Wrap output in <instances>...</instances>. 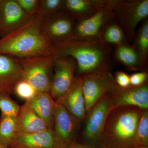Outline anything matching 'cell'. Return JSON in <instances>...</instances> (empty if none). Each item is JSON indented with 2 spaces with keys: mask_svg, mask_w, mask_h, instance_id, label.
Here are the masks:
<instances>
[{
  "mask_svg": "<svg viewBox=\"0 0 148 148\" xmlns=\"http://www.w3.org/2000/svg\"><path fill=\"white\" fill-rule=\"evenodd\" d=\"M112 47L100 39H76L52 45L54 58L69 56L77 63L76 76L111 72Z\"/></svg>",
  "mask_w": 148,
  "mask_h": 148,
  "instance_id": "obj_1",
  "label": "cell"
},
{
  "mask_svg": "<svg viewBox=\"0 0 148 148\" xmlns=\"http://www.w3.org/2000/svg\"><path fill=\"white\" fill-rule=\"evenodd\" d=\"M43 21L37 14L21 28L0 38V53L17 59L52 54V45L42 31Z\"/></svg>",
  "mask_w": 148,
  "mask_h": 148,
  "instance_id": "obj_2",
  "label": "cell"
},
{
  "mask_svg": "<svg viewBox=\"0 0 148 148\" xmlns=\"http://www.w3.org/2000/svg\"><path fill=\"white\" fill-rule=\"evenodd\" d=\"M143 110L133 106L114 108L107 117L101 136L102 148H139L141 147L137 127Z\"/></svg>",
  "mask_w": 148,
  "mask_h": 148,
  "instance_id": "obj_3",
  "label": "cell"
},
{
  "mask_svg": "<svg viewBox=\"0 0 148 148\" xmlns=\"http://www.w3.org/2000/svg\"><path fill=\"white\" fill-rule=\"evenodd\" d=\"M110 9L114 19L123 29L129 42H132L140 22L148 18V0H103Z\"/></svg>",
  "mask_w": 148,
  "mask_h": 148,
  "instance_id": "obj_4",
  "label": "cell"
},
{
  "mask_svg": "<svg viewBox=\"0 0 148 148\" xmlns=\"http://www.w3.org/2000/svg\"><path fill=\"white\" fill-rule=\"evenodd\" d=\"M54 59L52 54L17 59L22 70V79L32 85L37 92L49 93Z\"/></svg>",
  "mask_w": 148,
  "mask_h": 148,
  "instance_id": "obj_5",
  "label": "cell"
},
{
  "mask_svg": "<svg viewBox=\"0 0 148 148\" xmlns=\"http://www.w3.org/2000/svg\"><path fill=\"white\" fill-rule=\"evenodd\" d=\"M113 109L109 93L103 96L88 113L83 132L86 143L95 148L100 145L106 119Z\"/></svg>",
  "mask_w": 148,
  "mask_h": 148,
  "instance_id": "obj_6",
  "label": "cell"
},
{
  "mask_svg": "<svg viewBox=\"0 0 148 148\" xmlns=\"http://www.w3.org/2000/svg\"><path fill=\"white\" fill-rule=\"evenodd\" d=\"M76 21L61 11L44 19L42 29L51 45L75 40Z\"/></svg>",
  "mask_w": 148,
  "mask_h": 148,
  "instance_id": "obj_7",
  "label": "cell"
},
{
  "mask_svg": "<svg viewBox=\"0 0 148 148\" xmlns=\"http://www.w3.org/2000/svg\"><path fill=\"white\" fill-rule=\"evenodd\" d=\"M82 79V91L86 113L117 85L111 72L90 74Z\"/></svg>",
  "mask_w": 148,
  "mask_h": 148,
  "instance_id": "obj_8",
  "label": "cell"
},
{
  "mask_svg": "<svg viewBox=\"0 0 148 148\" xmlns=\"http://www.w3.org/2000/svg\"><path fill=\"white\" fill-rule=\"evenodd\" d=\"M76 61L69 56L54 58L53 77L49 93L56 102L67 92L75 78Z\"/></svg>",
  "mask_w": 148,
  "mask_h": 148,
  "instance_id": "obj_9",
  "label": "cell"
},
{
  "mask_svg": "<svg viewBox=\"0 0 148 148\" xmlns=\"http://www.w3.org/2000/svg\"><path fill=\"white\" fill-rule=\"evenodd\" d=\"M102 4L96 12L88 18L76 22L75 34L80 39H100L104 28L109 22L114 19V16L110 9Z\"/></svg>",
  "mask_w": 148,
  "mask_h": 148,
  "instance_id": "obj_10",
  "label": "cell"
},
{
  "mask_svg": "<svg viewBox=\"0 0 148 148\" xmlns=\"http://www.w3.org/2000/svg\"><path fill=\"white\" fill-rule=\"evenodd\" d=\"M79 123L64 106L56 102L53 130L63 148H69L76 143Z\"/></svg>",
  "mask_w": 148,
  "mask_h": 148,
  "instance_id": "obj_11",
  "label": "cell"
},
{
  "mask_svg": "<svg viewBox=\"0 0 148 148\" xmlns=\"http://www.w3.org/2000/svg\"><path fill=\"white\" fill-rule=\"evenodd\" d=\"M32 16L27 14L16 0H0V37L21 28Z\"/></svg>",
  "mask_w": 148,
  "mask_h": 148,
  "instance_id": "obj_12",
  "label": "cell"
},
{
  "mask_svg": "<svg viewBox=\"0 0 148 148\" xmlns=\"http://www.w3.org/2000/svg\"><path fill=\"white\" fill-rule=\"evenodd\" d=\"M113 108L124 106H133L142 110L148 109L147 82L139 86L123 88L117 84L109 93Z\"/></svg>",
  "mask_w": 148,
  "mask_h": 148,
  "instance_id": "obj_13",
  "label": "cell"
},
{
  "mask_svg": "<svg viewBox=\"0 0 148 148\" xmlns=\"http://www.w3.org/2000/svg\"><path fill=\"white\" fill-rule=\"evenodd\" d=\"M10 148H63L52 130L28 134H16Z\"/></svg>",
  "mask_w": 148,
  "mask_h": 148,
  "instance_id": "obj_14",
  "label": "cell"
},
{
  "mask_svg": "<svg viewBox=\"0 0 148 148\" xmlns=\"http://www.w3.org/2000/svg\"><path fill=\"white\" fill-rule=\"evenodd\" d=\"M82 77L76 76L69 90L56 101L64 106L79 122L82 121L86 113L82 91Z\"/></svg>",
  "mask_w": 148,
  "mask_h": 148,
  "instance_id": "obj_15",
  "label": "cell"
},
{
  "mask_svg": "<svg viewBox=\"0 0 148 148\" xmlns=\"http://www.w3.org/2000/svg\"><path fill=\"white\" fill-rule=\"evenodd\" d=\"M22 78V70L17 58L0 53V91L11 94L16 83Z\"/></svg>",
  "mask_w": 148,
  "mask_h": 148,
  "instance_id": "obj_16",
  "label": "cell"
},
{
  "mask_svg": "<svg viewBox=\"0 0 148 148\" xmlns=\"http://www.w3.org/2000/svg\"><path fill=\"white\" fill-rule=\"evenodd\" d=\"M16 134H28L44 131L47 126L35 111L24 103L16 116Z\"/></svg>",
  "mask_w": 148,
  "mask_h": 148,
  "instance_id": "obj_17",
  "label": "cell"
},
{
  "mask_svg": "<svg viewBox=\"0 0 148 148\" xmlns=\"http://www.w3.org/2000/svg\"><path fill=\"white\" fill-rule=\"evenodd\" d=\"M25 103L35 111L49 129L53 130L56 102L49 92H38L32 99L25 101Z\"/></svg>",
  "mask_w": 148,
  "mask_h": 148,
  "instance_id": "obj_18",
  "label": "cell"
},
{
  "mask_svg": "<svg viewBox=\"0 0 148 148\" xmlns=\"http://www.w3.org/2000/svg\"><path fill=\"white\" fill-rule=\"evenodd\" d=\"M101 4V0H63L61 11L78 22L92 15Z\"/></svg>",
  "mask_w": 148,
  "mask_h": 148,
  "instance_id": "obj_19",
  "label": "cell"
},
{
  "mask_svg": "<svg viewBox=\"0 0 148 148\" xmlns=\"http://www.w3.org/2000/svg\"><path fill=\"white\" fill-rule=\"evenodd\" d=\"M114 59L130 71L141 70L138 53L129 42H126L114 47Z\"/></svg>",
  "mask_w": 148,
  "mask_h": 148,
  "instance_id": "obj_20",
  "label": "cell"
},
{
  "mask_svg": "<svg viewBox=\"0 0 148 148\" xmlns=\"http://www.w3.org/2000/svg\"><path fill=\"white\" fill-rule=\"evenodd\" d=\"M131 45L140 58L141 70L147 64L148 56V19L146 18L135 32Z\"/></svg>",
  "mask_w": 148,
  "mask_h": 148,
  "instance_id": "obj_21",
  "label": "cell"
},
{
  "mask_svg": "<svg viewBox=\"0 0 148 148\" xmlns=\"http://www.w3.org/2000/svg\"><path fill=\"white\" fill-rule=\"evenodd\" d=\"M100 40L112 47L129 42L123 29L115 19L106 25L101 34Z\"/></svg>",
  "mask_w": 148,
  "mask_h": 148,
  "instance_id": "obj_22",
  "label": "cell"
},
{
  "mask_svg": "<svg viewBox=\"0 0 148 148\" xmlns=\"http://www.w3.org/2000/svg\"><path fill=\"white\" fill-rule=\"evenodd\" d=\"M16 117L1 114L0 145L10 147L16 134Z\"/></svg>",
  "mask_w": 148,
  "mask_h": 148,
  "instance_id": "obj_23",
  "label": "cell"
},
{
  "mask_svg": "<svg viewBox=\"0 0 148 148\" xmlns=\"http://www.w3.org/2000/svg\"><path fill=\"white\" fill-rule=\"evenodd\" d=\"M11 94L0 91V110L1 114L16 117L19 112L20 106L13 101Z\"/></svg>",
  "mask_w": 148,
  "mask_h": 148,
  "instance_id": "obj_24",
  "label": "cell"
},
{
  "mask_svg": "<svg viewBox=\"0 0 148 148\" xmlns=\"http://www.w3.org/2000/svg\"><path fill=\"white\" fill-rule=\"evenodd\" d=\"M63 0H40L38 14L43 19L62 10Z\"/></svg>",
  "mask_w": 148,
  "mask_h": 148,
  "instance_id": "obj_25",
  "label": "cell"
},
{
  "mask_svg": "<svg viewBox=\"0 0 148 148\" xmlns=\"http://www.w3.org/2000/svg\"><path fill=\"white\" fill-rule=\"evenodd\" d=\"M137 130L140 146L148 147V109L142 110Z\"/></svg>",
  "mask_w": 148,
  "mask_h": 148,
  "instance_id": "obj_26",
  "label": "cell"
},
{
  "mask_svg": "<svg viewBox=\"0 0 148 148\" xmlns=\"http://www.w3.org/2000/svg\"><path fill=\"white\" fill-rule=\"evenodd\" d=\"M37 92L32 85L23 79L18 81L14 88L13 93L25 101L32 99Z\"/></svg>",
  "mask_w": 148,
  "mask_h": 148,
  "instance_id": "obj_27",
  "label": "cell"
},
{
  "mask_svg": "<svg viewBox=\"0 0 148 148\" xmlns=\"http://www.w3.org/2000/svg\"><path fill=\"white\" fill-rule=\"evenodd\" d=\"M23 10L30 16L38 14L40 0H16Z\"/></svg>",
  "mask_w": 148,
  "mask_h": 148,
  "instance_id": "obj_28",
  "label": "cell"
},
{
  "mask_svg": "<svg viewBox=\"0 0 148 148\" xmlns=\"http://www.w3.org/2000/svg\"><path fill=\"white\" fill-rule=\"evenodd\" d=\"M148 74L145 72H139L130 76V85L133 86H139L147 82Z\"/></svg>",
  "mask_w": 148,
  "mask_h": 148,
  "instance_id": "obj_29",
  "label": "cell"
},
{
  "mask_svg": "<svg viewBox=\"0 0 148 148\" xmlns=\"http://www.w3.org/2000/svg\"><path fill=\"white\" fill-rule=\"evenodd\" d=\"M115 81L120 87L125 88L130 86V76L124 72L117 71L115 73Z\"/></svg>",
  "mask_w": 148,
  "mask_h": 148,
  "instance_id": "obj_30",
  "label": "cell"
},
{
  "mask_svg": "<svg viewBox=\"0 0 148 148\" xmlns=\"http://www.w3.org/2000/svg\"><path fill=\"white\" fill-rule=\"evenodd\" d=\"M69 148H94L92 146L86 144H79L75 143Z\"/></svg>",
  "mask_w": 148,
  "mask_h": 148,
  "instance_id": "obj_31",
  "label": "cell"
},
{
  "mask_svg": "<svg viewBox=\"0 0 148 148\" xmlns=\"http://www.w3.org/2000/svg\"><path fill=\"white\" fill-rule=\"evenodd\" d=\"M0 148H10V147H4V146L1 145H0Z\"/></svg>",
  "mask_w": 148,
  "mask_h": 148,
  "instance_id": "obj_32",
  "label": "cell"
},
{
  "mask_svg": "<svg viewBox=\"0 0 148 148\" xmlns=\"http://www.w3.org/2000/svg\"><path fill=\"white\" fill-rule=\"evenodd\" d=\"M139 148H148V147H147V146H142V147H140Z\"/></svg>",
  "mask_w": 148,
  "mask_h": 148,
  "instance_id": "obj_33",
  "label": "cell"
},
{
  "mask_svg": "<svg viewBox=\"0 0 148 148\" xmlns=\"http://www.w3.org/2000/svg\"></svg>",
  "mask_w": 148,
  "mask_h": 148,
  "instance_id": "obj_34",
  "label": "cell"
}]
</instances>
